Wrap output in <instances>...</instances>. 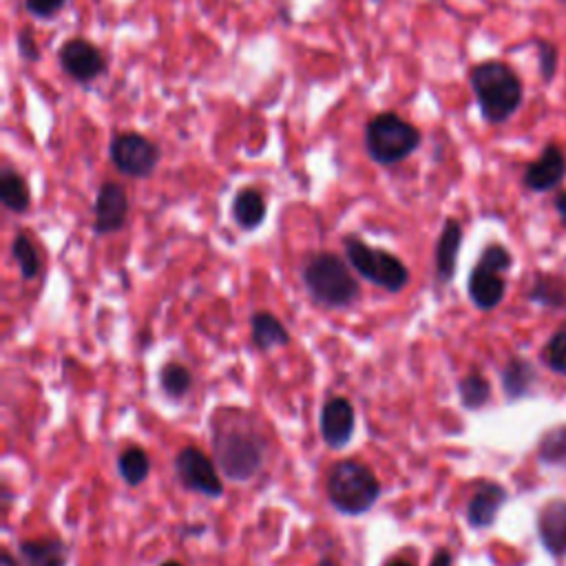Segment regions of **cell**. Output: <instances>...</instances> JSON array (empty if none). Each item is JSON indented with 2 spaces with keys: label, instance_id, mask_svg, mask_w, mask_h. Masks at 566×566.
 <instances>
[{
  "label": "cell",
  "instance_id": "3957f363",
  "mask_svg": "<svg viewBox=\"0 0 566 566\" xmlns=\"http://www.w3.org/2000/svg\"><path fill=\"white\" fill-rule=\"evenodd\" d=\"M302 281L311 297L333 311L350 308L359 302L361 289L350 265L335 252H317L302 268Z\"/></svg>",
  "mask_w": 566,
  "mask_h": 566
},
{
  "label": "cell",
  "instance_id": "83f0119b",
  "mask_svg": "<svg viewBox=\"0 0 566 566\" xmlns=\"http://www.w3.org/2000/svg\"><path fill=\"white\" fill-rule=\"evenodd\" d=\"M535 50H537V74L542 78L544 85H551L557 76V67H559V52L551 41L544 39H535L533 41Z\"/></svg>",
  "mask_w": 566,
  "mask_h": 566
},
{
  "label": "cell",
  "instance_id": "7a4b0ae2",
  "mask_svg": "<svg viewBox=\"0 0 566 566\" xmlns=\"http://www.w3.org/2000/svg\"><path fill=\"white\" fill-rule=\"evenodd\" d=\"M210 443L217 469L232 482H248L263 467L265 440L243 423H215Z\"/></svg>",
  "mask_w": 566,
  "mask_h": 566
},
{
  "label": "cell",
  "instance_id": "d4e9b609",
  "mask_svg": "<svg viewBox=\"0 0 566 566\" xmlns=\"http://www.w3.org/2000/svg\"><path fill=\"white\" fill-rule=\"evenodd\" d=\"M537 460L546 467L566 469V425L551 427L537 443Z\"/></svg>",
  "mask_w": 566,
  "mask_h": 566
},
{
  "label": "cell",
  "instance_id": "5b68a950",
  "mask_svg": "<svg viewBox=\"0 0 566 566\" xmlns=\"http://www.w3.org/2000/svg\"><path fill=\"white\" fill-rule=\"evenodd\" d=\"M330 504L341 515H363L374 509L381 498V482L377 474L359 460H341L328 476Z\"/></svg>",
  "mask_w": 566,
  "mask_h": 566
},
{
  "label": "cell",
  "instance_id": "52a82bcc",
  "mask_svg": "<svg viewBox=\"0 0 566 566\" xmlns=\"http://www.w3.org/2000/svg\"><path fill=\"white\" fill-rule=\"evenodd\" d=\"M109 160L122 175L133 179H146L157 171L162 149L151 138L135 131H127L111 140Z\"/></svg>",
  "mask_w": 566,
  "mask_h": 566
},
{
  "label": "cell",
  "instance_id": "836d02e7",
  "mask_svg": "<svg viewBox=\"0 0 566 566\" xmlns=\"http://www.w3.org/2000/svg\"><path fill=\"white\" fill-rule=\"evenodd\" d=\"M429 566H454V555L447 548H438L429 562Z\"/></svg>",
  "mask_w": 566,
  "mask_h": 566
},
{
  "label": "cell",
  "instance_id": "ffe728a7",
  "mask_svg": "<svg viewBox=\"0 0 566 566\" xmlns=\"http://www.w3.org/2000/svg\"><path fill=\"white\" fill-rule=\"evenodd\" d=\"M0 202L17 215L28 213L32 206V191L25 175L10 164L0 171Z\"/></svg>",
  "mask_w": 566,
  "mask_h": 566
},
{
  "label": "cell",
  "instance_id": "8d00e7d4",
  "mask_svg": "<svg viewBox=\"0 0 566 566\" xmlns=\"http://www.w3.org/2000/svg\"><path fill=\"white\" fill-rule=\"evenodd\" d=\"M317 566H337V564H335V562H333V559H328V557H324V559H322V562H319V564H317Z\"/></svg>",
  "mask_w": 566,
  "mask_h": 566
},
{
  "label": "cell",
  "instance_id": "cb8c5ba5",
  "mask_svg": "<svg viewBox=\"0 0 566 566\" xmlns=\"http://www.w3.org/2000/svg\"><path fill=\"white\" fill-rule=\"evenodd\" d=\"M458 396L465 410L476 412L491 401V383L480 372H471L458 381Z\"/></svg>",
  "mask_w": 566,
  "mask_h": 566
},
{
  "label": "cell",
  "instance_id": "277c9868",
  "mask_svg": "<svg viewBox=\"0 0 566 566\" xmlns=\"http://www.w3.org/2000/svg\"><path fill=\"white\" fill-rule=\"evenodd\" d=\"M366 153L372 162L381 166H394L412 157L421 142L423 133L410 120L401 118L394 111H383L366 124Z\"/></svg>",
  "mask_w": 566,
  "mask_h": 566
},
{
  "label": "cell",
  "instance_id": "30bf717a",
  "mask_svg": "<svg viewBox=\"0 0 566 566\" xmlns=\"http://www.w3.org/2000/svg\"><path fill=\"white\" fill-rule=\"evenodd\" d=\"M94 232L96 235H113L127 226L129 219V195L127 188L118 182H105L98 188L96 206H94Z\"/></svg>",
  "mask_w": 566,
  "mask_h": 566
},
{
  "label": "cell",
  "instance_id": "ac0fdd59",
  "mask_svg": "<svg viewBox=\"0 0 566 566\" xmlns=\"http://www.w3.org/2000/svg\"><path fill=\"white\" fill-rule=\"evenodd\" d=\"M500 383H502V392L509 403L522 401L533 392V388L537 383V368L524 357H513L502 368Z\"/></svg>",
  "mask_w": 566,
  "mask_h": 566
},
{
  "label": "cell",
  "instance_id": "4fadbf2b",
  "mask_svg": "<svg viewBox=\"0 0 566 566\" xmlns=\"http://www.w3.org/2000/svg\"><path fill=\"white\" fill-rule=\"evenodd\" d=\"M542 548L553 559H566V500L553 498L540 511L535 520Z\"/></svg>",
  "mask_w": 566,
  "mask_h": 566
},
{
  "label": "cell",
  "instance_id": "7c38bea8",
  "mask_svg": "<svg viewBox=\"0 0 566 566\" xmlns=\"http://www.w3.org/2000/svg\"><path fill=\"white\" fill-rule=\"evenodd\" d=\"M322 438L330 449H344L350 445L357 427V414L348 399L333 396L322 410Z\"/></svg>",
  "mask_w": 566,
  "mask_h": 566
},
{
  "label": "cell",
  "instance_id": "e575fe53",
  "mask_svg": "<svg viewBox=\"0 0 566 566\" xmlns=\"http://www.w3.org/2000/svg\"><path fill=\"white\" fill-rule=\"evenodd\" d=\"M0 566H19V562L10 551H3L0 553Z\"/></svg>",
  "mask_w": 566,
  "mask_h": 566
},
{
  "label": "cell",
  "instance_id": "2e32d148",
  "mask_svg": "<svg viewBox=\"0 0 566 566\" xmlns=\"http://www.w3.org/2000/svg\"><path fill=\"white\" fill-rule=\"evenodd\" d=\"M462 246V226L458 219L449 217L443 224V230L438 235L436 241V276L443 283H449L456 274V265H458V252Z\"/></svg>",
  "mask_w": 566,
  "mask_h": 566
},
{
  "label": "cell",
  "instance_id": "5bb4252c",
  "mask_svg": "<svg viewBox=\"0 0 566 566\" xmlns=\"http://www.w3.org/2000/svg\"><path fill=\"white\" fill-rule=\"evenodd\" d=\"M509 493L498 482H480L467 504V522L471 529H489L507 504Z\"/></svg>",
  "mask_w": 566,
  "mask_h": 566
},
{
  "label": "cell",
  "instance_id": "4316f807",
  "mask_svg": "<svg viewBox=\"0 0 566 566\" xmlns=\"http://www.w3.org/2000/svg\"><path fill=\"white\" fill-rule=\"evenodd\" d=\"M160 388L168 399L182 401L193 388V374L179 363H166L160 370Z\"/></svg>",
  "mask_w": 566,
  "mask_h": 566
},
{
  "label": "cell",
  "instance_id": "7402d4cb",
  "mask_svg": "<svg viewBox=\"0 0 566 566\" xmlns=\"http://www.w3.org/2000/svg\"><path fill=\"white\" fill-rule=\"evenodd\" d=\"M250 333H252V344L268 352L274 348H283L291 344V335L289 328L283 326L274 315L270 313H257L250 319Z\"/></svg>",
  "mask_w": 566,
  "mask_h": 566
},
{
  "label": "cell",
  "instance_id": "d6a6232c",
  "mask_svg": "<svg viewBox=\"0 0 566 566\" xmlns=\"http://www.w3.org/2000/svg\"><path fill=\"white\" fill-rule=\"evenodd\" d=\"M553 206H555V213H557L562 226L566 228V191H557V195L553 199Z\"/></svg>",
  "mask_w": 566,
  "mask_h": 566
},
{
  "label": "cell",
  "instance_id": "9a60e30c",
  "mask_svg": "<svg viewBox=\"0 0 566 566\" xmlns=\"http://www.w3.org/2000/svg\"><path fill=\"white\" fill-rule=\"evenodd\" d=\"M467 293H469L471 304L478 311L489 313L502 304L504 293H507V281L502 279L500 272H493V270L476 263V268L471 270L469 281H467Z\"/></svg>",
  "mask_w": 566,
  "mask_h": 566
},
{
  "label": "cell",
  "instance_id": "d6986e66",
  "mask_svg": "<svg viewBox=\"0 0 566 566\" xmlns=\"http://www.w3.org/2000/svg\"><path fill=\"white\" fill-rule=\"evenodd\" d=\"M265 213H268L265 199L257 188H241L230 204L232 221L246 232L257 230L265 221Z\"/></svg>",
  "mask_w": 566,
  "mask_h": 566
},
{
  "label": "cell",
  "instance_id": "8992f818",
  "mask_svg": "<svg viewBox=\"0 0 566 566\" xmlns=\"http://www.w3.org/2000/svg\"><path fill=\"white\" fill-rule=\"evenodd\" d=\"M348 263L374 286L388 291V293H401L410 283V270L407 265L392 252L372 248L359 237L350 235L344 241Z\"/></svg>",
  "mask_w": 566,
  "mask_h": 566
},
{
  "label": "cell",
  "instance_id": "f546056e",
  "mask_svg": "<svg viewBox=\"0 0 566 566\" xmlns=\"http://www.w3.org/2000/svg\"><path fill=\"white\" fill-rule=\"evenodd\" d=\"M478 263L485 265V268H489V270H493V272H500V274H502V272L511 270L513 257H511V252H509L502 243H489V246L480 252Z\"/></svg>",
  "mask_w": 566,
  "mask_h": 566
},
{
  "label": "cell",
  "instance_id": "f1b7e54d",
  "mask_svg": "<svg viewBox=\"0 0 566 566\" xmlns=\"http://www.w3.org/2000/svg\"><path fill=\"white\" fill-rule=\"evenodd\" d=\"M542 359H544V363L551 372H555L559 377H566V328L557 330L548 339V344L542 352Z\"/></svg>",
  "mask_w": 566,
  "mask_h": 566
},
{
  "label": "cell",
  "instance_id": "ba28073f",
  "mask_svg": "<svg viewBox=\"0 0 566 566\" xmlns=\"http://www.w3.org/2000/svg\"><path fill=\"white\" fill-rule=\"evenodd\" d=\"M175 474L184 489L195 491L206 498H221L224 485L219 478L217 462H213L202 449L197 447H184L175 456Z\"/></svg>",
  "mask_w": 566,
  "mask_h": 566
},
{
  "label": "cell",
  "instance_id": "44dd1931",
  "mask_svg": "<svg viewBox=\"0 0 566 566\" xmlns=\"http://www.w3.org/2000/svg\"><path fill=\"white\" fill-rule=\"evenodd\" d=\"M529 302L548 311H566V276L559 274H535L526 293Z\"/></svg>",
  "mask_w": 566,
  "mask_h": 566
},
{
  "label": "cell",
  "instance_id": "d590c367",
  "mask_svg": "<svg viewBox=\"0 0 566 566\" xmlns=\"http://www.w3.org/2000/svg\"><path fill=\"white\" fill-rule=\"evenodd\" d=\"M388 566H414L412 562H405V559H396V562H392V564H388Z\"/></svg>",
  "mask_w": 566,
  "mask_h": 566
},
{
  "label": "cell",
  "instance_id": "6da1fadb",
  "mask_svg": "<svg viewBox=\"0 0 566 566\" xmlns=\"http://www.w3.org/2000/svg\"><path fill=\"white\" fill-rule=\"evenodd\" d=\"M469 85L487 124H507L522 107V80L509 65L500 61H485L476 65L469 72Z\"/></svg>",
  "mask_w": 566,
  "mask_h": 566
},
{
  "label": "cell",
  "instance_id": "603a6c76",
  "mask_svg": "<svg viewBox=\"0 0 566 566\" xmlns=\"http://www.w3.org/2000/svg\"><path fill=\"white\" fill-rule=\"evenodd\" d=\"M118 471L120 478L129 487H140L149 474H151V460L149 454L142 447H129L118 456Z\"/></svg>",
  "mask_w": 566,
  "mask_h": 566
},
{
  "label": "cell",
  "instance_id": "8fae6325",
  "mask_svg": "<svg viewBox=\"0 0 566 566\" xmlns=\"http://www.w3.org/2000/svg\"><path fill=\"white\" fill-rule=\"evenodd\" d=\"M566 177V155L557 144H546L542 153L526 164L522 184L531 193H551L562 186Z\"/></svg>",
  "mask_w": 566,
  "mask_h": 566
},
{
  "label": "cell",
  "instance_id": "9c48e42d",
  "mask_svg": "<svg viewBox=\"0 0 566 566\" xmlns=\"http://www.w3.org/2000/svg\"><path fill=\"white\" fill-rule=\"evenodd\" d=\"M58 65L78 85H91L107 74L105 54L87 39H69L58 50Z\"/></svg>",
  "mask_w": 566,
  "mask_h": 566
},
{
  "label": "cell",
  "instance_id": "4dcf8cb0",
  "mask_svg": "<svg viewBox=\"0 0 566 566\" xmlns=\"http://www.w3.org/2000/svg\"><path fill=\"white\" fill-rule=\"evenodd\" d=\"M67 3L69 0H25V10L36 21H52L67 8Z\"/></svg>",
  "mask_w": 566,
  "mask_h": 566
},
{
  "label": "cell",
  "instance_id": "74e56055",
  "mask_svg": "<svg viewBox=\"0 0 566 566\" xmlns=\"http://www.w3.org/2000/svg\"><path fill=\"white\" fill-rule=\"evenodd\" d=\"M162 566H182V564L179 562H164Z\"/></svg>",
  "mask_w": 566,
  "mask_h": 566
},
{
  "label": "cell",
  "instance_id": "f35d334b",
  "mask_svg": "<svg viewBox=\"0 0 566 566\" xmlns=\"http://www.w3.org/2000/svg\"><path fill=\"white\" fill-rule=\"evenodd\" d=\"M559 3H562V6H566V0H559Z\"/></svg>",
  "mask_w": 566,
  "mask_h": 566
},
{
  "label": "cell",
  "instance_id": "1f68e13d",
  "mask_svg": "<svg viewBox=\"0 0 566 566\" xmlns=\"http://www.w3.org/2000/svg\"><path fill=\"white\" fill-rule=\"evenodd\" d=\"M17 47H19L21 58H25L28 63H39V61L43 58L41 45L36 43V39L32 36L30 30H21V32H19V36H17Z\"/></svg>",
  "mask_w": 566,
  "mask_h": 566
},
{
  "label": "cell",
  "instance_id": "484cf974",
  "mask_svg": "<svg viewBox=\"0 0 566 566\" xmlns=\"http://www.w3.org/2000/svg\"><path fill=\"white\" fill-rule=\"evenodd\" d=\"M12 257L14 261L19 263V270H21V276L25 281H32L41 274L43 270V261H41V254L34 246V241L30 239V235L25 232H19L12 241Z\"/></svg>",
  "mask_w": 566,
  "mask_h": 566
},
{
  "label": "cell",
  "instance_id": "e0dca14e",
  "mask_svg": "<svg viewBox=\"0 0 566 566\" xmlns=\"http://www.w3.org/2000/svg\"><path fill=\"white\" fill-rule=\"evenodd\" d=\"M69 546L61 537L25 540L19 544V555L25 566H69Z\"/></svg>",
  "mask_w": 566,
  "mask_h": 566
}]
</instances>
